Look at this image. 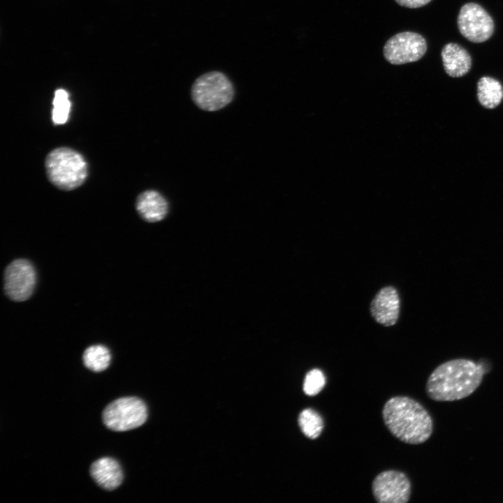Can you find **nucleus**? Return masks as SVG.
Wrapping results in <instances>:
<instances>
[{"label": "nucleus", "mask_w": 503, "mask_h": 503, "mask_svg": "<svg viewBox=\"0 0 503 503\" xmlns=\"http://www.w3.org/2000/svg\"><path fill=\"white\" fill-rule=\"evenodd\" d=\"M485 369L469 359L456 358L437 366L425 385L428 396L435 401H456L473 393L480 386Z\"/></svg>", "instance_id": "nucleus-1"}, {"label": "nucleus", "mask_w": 503, "mask_h": 503, "mask_svg": "<svg viewBox=\"0 0 503 503\" xmlns=\"http://www.w3.org/2000/svg\"><path fill=\"white\" fill-rule=\"evenodd\" d=\"M382 417L390 432L407 444H422L433 432V421L428 411L409 397L389 399L383 407Z\"/></svg>", "instance_id": "nucleus-2"}, {"label": "nucleus", "mask_w": 503, "mask_h": 503, "mask_svg": "<svg viewBox=\"0 0 503 503\" xmlns=\"http://www.w3.org/2000/svg\"><path fill=\"white\" fill-rule=\"evenodd\" d=\"M45 167L49 181L63 191L78 188L88 175L87 163L84 156L66 147L50 151L45 157Z\"/></svg>", "instance_id": "nucleus-3"}, {"label": "nucleus", "mask_w": 503, "mask_h": 503, "mask_svg": "<svg viewBox=\"0 0 503 503\" xmlns=\"http://www.w3.org/2000/svg\"><path fill=\"white\" fill-rule=\"evenodd\" d=\"M235 89L230 79L222 72L210 71L197 78L191 88V97L201 110L214 112L230 104Z\"/></svg>", "instance_id": "nucleus-4"}, {"label": "nucleus", "mask_w": 503, "mask_h": 503, "mask_svg": "<svg viewBox=\"0 0 503 503\" xmlns=\"http://www.w3.org/2000/svg\"><path fill=\"white\" fill-rule=\"evenodd\" d=\"M104 425L113 431H126L142 425L147 420L144 402L136 397L121 398L110 402L102 414Z\"/></svg>", "instance_id": "nucleus-5"}, {"label": "nucleus", "mask_w": 503, "mask_h": 503, "mask_svg": "<svg viewBox=\"0 0 503 503\" xmlns=\"http://www.w3.org/2000/svg\"><path fill=\"white\" fill-rule=\"evenodd\" d=\"M457 24L460 34L475 43L488 41L495 30L492 17L481 5L474 2L467 3L460 8Z\"/></svg>", "instance_id": "nucleus-6"}, {"label": "nucleus", "mask_w": 503, "mask_h": 503, "mask_svg": "<svg viewBox=\"0 0 503 503\" xmlns=\"http://www.w3.org/2000/svg\"><path fill=\"white\" fill-rule=\"evenodd\" d=\"M427 50L423 36L411 31L398 33L389 38L384 46L385 59L395 65L414 62L421 59Z\"/></svg>", "instance_id": "nucleus-7"}, {"label": "nucleus", "mask_w": 503, "mask_h": 503, "mask_svg": "<svg viewBox=\"0 0 503 503\" xmlns=\"http://www.w3.org/2000/svg\"><path fill=\"white\" fill-rule=\"evenodd\" d=\"M36 280L35 269L31 262L22 258L15 259L4 272L5 293L12 300H26L34 292Z\"/></svg>", "instance_id": "nucleus-8"}, {"label": "nucleus", "mask_w": 503, "mask_h": 503, "mask_svg": "<svg viewBox=\"0 0 503 503\" xmlns=\"http://www.w3.org/2000/svg\"><path fill=\"white\" fill-rule=\"evenodd\" d=\"M372 493L379 503H406L411 495V483L402 472L387 470L372 482Z\"/></svg>", "instance_id": "nucleus-9"}, {"label": "nucleus", "mask_w": 503, "mask_h": 503, "mask_svg": "<svg viewBox=\"0 0 503 503\" xmlns=\"http://www.w3.org/2000/svg\"><path fill=\"white\" fill-rule=\"evenodd\" d=\"M370 312L375 321L385 326L394 325L398 319L400 298L393 286L381 289L370 305Z\"/></svg>", "instance_id": "nucleus-10"}, {"label": "nucleus", "mask_w": 503, "mask_h": 503, "mask_svg": "<svg viewBox=\"0 0 503 503\" xmlns=\"http://www.w3.org/2000/svg\"><path fill=\"white\" fill-rule=\"evenodd\" d=\"M136 208L145 221L157 222L163 219L168 212L169 205L166 198L153 189L141 192L137 197Z\"/></svg>", "instance_id": "nucleus-11"}, {"label": "nucleus", "mask_w": 503, "mask_h": 503, "mask_svg": "<svg viewBox=\"0 0 503 503\" xmlns=\"http://www.w3.org/2000/svg\"><path fill=\"white\" fill-rule=\"evenodd\" d=\"M441 56L444 69L450 77H462L471 69L472 57L469 53L458 43H446L442 49Z\"/></svg>", "instance_id": "nucleus-12"}, {"label": "nucleus", "mask_w": 503, "mask_h": 503, "mask_svg": "<svg viewBox=\"0 0 503 503\" xmlns=\"http://www.w3.org/2000/svg\"><path fill=\"white\" fill-rule=\"evenodd\" d=\"M90 474L100 487L107 490L116 489L123 481L122 467L112 458L105 457L94 462L90 467Z\"/></svg>", "instance_id": "nucleus-13"}, {"label": "nucleus", "mask_w": 503, "mask_h": 503, "mask_svg": "<svg viewBox=\"0 0 503 503\" xmlns=\"http://www.w3.org/2000/svg\"><path fill=\"white\" fill-rule=\"evenodd\" d=\"M477 99L487 109L497 107L503 99V86L497 79L483 76L477 82Z\"/></svg>", "instance_id": "nucleus-14"}, {"label": "nucleus", "mask_w": 503, "mask_h": 503, "mask_svg": "<svg viewBox=\"0 0 503 503\" xmlns=\"http://www.w3.org/2000/svg\"><path fill=\"white\" fill-rule=\"evenodd\" d=\"M82 359L86 367L99 372L108 368L110 363L111 355L105 346L93 345L85 351Z\"/></svg>", "instance_id": "nucleus-15"}, {"label": "nucleus", "mask_w": 503, "mask_h": 503, "mask_svg": "<svg viewBox=\"0 0 503 503\" xmlns=\"http://www.w3.org/2000/svg\"><path fill=\"white\" fill-rule=\"evenodd\" d=\"M298 422L302 432L311 439L319 437L323 429L321 416L311 408L305 409L300 413Z\"/></svg>", "instance_id": "nucleus-16"}, {"label": "nucleus", "mask_w": 503, "mask_h": 503, "mask_svg": "<svg viewBox=\"0 0 503 503\" xmlns=\"http://www.w3.org/2000/svg\"><path fill=\"white\" fill-rule=\"evenodd\" d=\"M68 97V93L63 89H59L54 92L52 119L55 125L64 124L68 119L71 109Z\"/></svg>", "instance_id": "nucleus-17"}, {"label": "nucleus", "mask_w": 503, "mask_h": 503, "mask_svg": "<svg viewBox=\"0 0 503 503\" xmlns=\"http://www.w3.org/2000/svg\"><path fill=\"white\" fill-rule=\"evenodd\" d=\"M326 377L323 372L317 368L309 370L303 382V391L309 396L317 395L324 387Z\"/></svg>", "instance_id": "nucleus-18"}, {"label": "nucleus", "mask_w": 503, "mask_h": 503, "mask_svg": "<svg viewBox=\"0 0 503 503\" xmlns=\"http://www.w3.org/2000/svg\"><path fill=\"white\" fill-rule=\"evenodd\" d=\"M399 5L409 8H417L429 3L431 0H395Z\"/></svg>", "instance_id": "nucleus-19"}]
</instances>
